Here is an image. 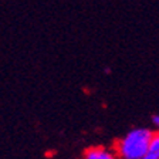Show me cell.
<instances>
[{"label": "cell", "mask_w": 159, "mask_h": 159, "mask_svg": "<svg viewBox=\"0 0 159 159\" xmlns=\"http://www.w3.org/2000/svg\"><path fill=\"white\" fill-rule=\"evenodd\" d=\"M152 138L149 129L135 128L116 143V153L121 159H141L151 152Z\"/></svg>", "instance_id": "6da1fadb"}, {"label": "cell", "mask_w": 159, "mask_h": 159, "mask_svg": "<svg viewBox=\"0 0 159 159\" xmlns=\"http://www.w3.org/2000/svg\"><path fill=\"white\" fill-rule=\"evenodd\" d=\"M83 159H116L115 153L104 146H93L84 152Z\"/></svg>", "instance_id": "7a4b0ae2"}, {"label": "cell", "mask_w": 159, "mask_h": 159, "mask_svg": "<svg viewBox=\"0 0 159 159\" xmlns=\"http://www.w3.org/2000/svg\"><path fill=\"white\" fill-rule=\"evenodd\" d=\"M151 152H159V134L153 135L151 142Z\"/></svg>", "instance_id": "3957f363"}, {"label": "cell", "mask_w": 159, "mask_h": 159, "mask_svg": "<svg viewBox=\"0 0 159 159\" xmlns=\"http://www.w3.org/2000/svg\"><path fill=\"white\" fill-rule=\"evenodd\" d=\"M141 159H159V158H158V156H156L153 152H149L148 155H145L143 158H141Z\"/></svg>", "instance_id": "277c9868"}, {"label": "cell", "mask_w": 159, "mask_h": 159, "mask_svg": "<svg viewBox=\"0 0 159 159\" xmlns=\"http://www.w3.org/2000/svg\"><path fill=\"white\" fill-rule=\"evenodd\" d=\"M152 124L155 126H159V114H156V115L152 116Z\"/></svg>", "instance_id": "5b68a950"}]
</instances>
